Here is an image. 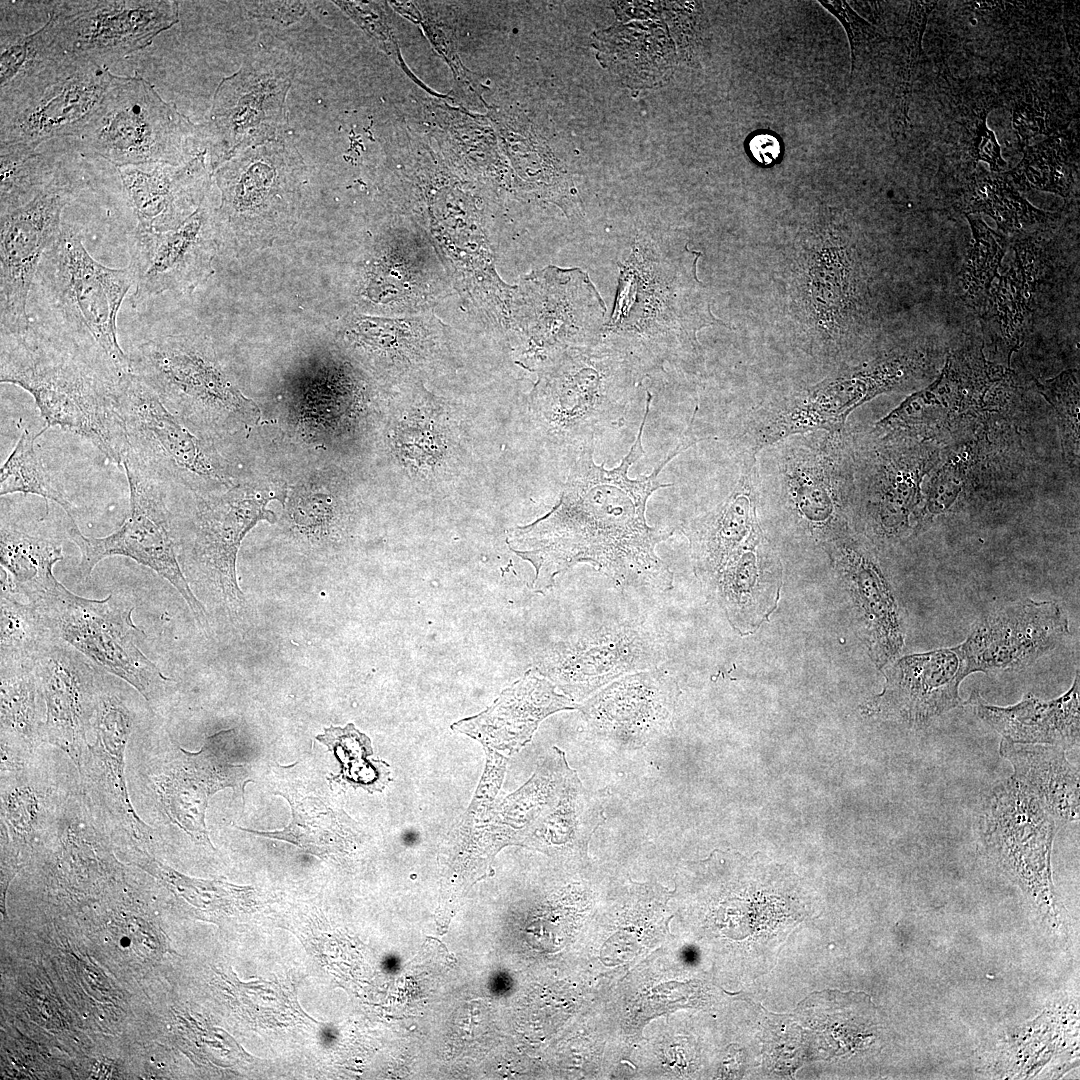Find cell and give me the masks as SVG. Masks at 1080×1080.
Instances as JSON below:
<instances>
[{"label":"cell","instance_id":"55","mask_svg":"<svg viewBox=\"0 0 1080 1080\" xmlns=\"http://www.w3.org/2000/svg\"><path fill=\"white\" fill-rule=\"evenodd\" d=\"M748 152L755 162L762 166H769L781 156L782 147L774 134L763 131L751 136L748 142Z\"/></svg>","mask_w":1080,"mask_h":1080},{"label":"cell","instance_id":"17","mask_svg":"<svg viewBox=\"0 0 1080 1080\" xmlns=\"http://www.w3.org/2000/svg\"><path fill=\"white\" fill-rule=\"evenodd\" d=\"M520 293L525 330L553 356L601 339L606 305L582 269L551 266L535 272L523 280Z\"/></svg>","mask_w":1080,"mask_h":1080},{"label":"cell","instance_id":"29","mask_svg":"<svg viewBox=\"0 0 1080 1080\" xmlns=\"http://www.w3.org/2000/svg\"><path fill=\"white\" fill-rule=\"evenodd\" d=\"M0 118L59 80L79 56L67 47L54 1L44 24L31 32L1 30Z\"/></svg>","mask_w":1080,"mask_h":1080},{"label":"cell","instance_id":"2","mask_svg":"<svg viewBox=\"0 0 1080 1080\" xmlns=\"http://www.w3.org/2000/svg\"><path fill=\"white\" fill-rule=\"evenodd\" d=\"M700 252L682 253L638 242L620 264L615 304L601 340L628 355L647 375L666 364L695 368L702 361L697 333L726 323L711 312L697 277Z\"/></svg>","mask_w":1080,"mask_h":1080},{"label":"cell","instance_id":"50","mask_svg":"<svg viewBox=\"0 0 1080 1080\" xmlns=\"http://www.w3.org/2000/svg\"><path fill=\"white\" fill-rule=\"evenodd\" d=\"M403 425L398 429L396 445L406 461L416 462L418 467H430L442 453V443L429 425Z\"/></svg>","mask_w":1080,"mask_h":1080},{"label":"cell","instance_id":"31","mask_svg":"<svg viewBox=\"0 0 1080 1080\" xmlns=\"http://www.w3.org/2000/svg\"><path fill=\"white\" fill-rule=\"evenodd\" d=\"M966 704L1008 742L1053 745L1065 751L1079 745L1078 670L1069 690L1056 699L1044 701L1026 693L1018 703L1001 707L988 703L979 692L974 691Z\"/></svg>","mask_w":1080,"mask_h":1080},{"label":"cell","instance_id":"7","mask_svg":"<svg viewBox=\"0 0 1080 1080\" xmlns=\"http://www.w3.org/2000/svg\"><path fill=\"white\" fill-rule=\"evenodd\" d=\"M79 150L116 167L145 163L181 165L207 144L202 124L191 122L162 99L137 72L114 75L83 133Z\"/></svg>","mask_w":1080,"mask_h":1080},{"label":"cell","instance_id":"42","mask_svg":"<svg viewBox=\"0 0 1080 1080\" xmlns=\"http://www.w3.org/2000/svg\"><path fill=\"white\" fill-rule=\"evenodd\" d=\"M937 1H912L900 30L896 63L894 133L904 134L911 126L909 108L913 85L923 55L922 41L928 19Z\"/></svg>","mask_w":1080,"mask_h":1080},{"label":"cell","instance_id":"26","mask_svg":"<svg viewBox=\"0 0 1080 1080\" xmlns=\"http://www.w3.org/2000/svg\"><path fill=\"white\" fill-rule=\"evenodd\" d=\"M885 676L882 693L867 705V711L913 728H925L961 704L959 687L967 674L952 647L902 657L886 670Z\"/></svg>","mask_w":1080,"mask_h":1080},{"label":"cell","instance_id":"32","mask_svg":"<svg viewBox=\"0 0 1080 1080\" xmlns=\"http://www.w3.org/2000/svg\"><path fill=\"white\" fill-rule=\"evenodd\" d=\"M44 519L12 518L1 506V590L23 595L28 602L58 582L53 568L63 559L62 540Z\"/></svg>","mask_w":1080,"mask_h":1080},{"label":"cell","instance_id":"24","mask_svg":"<svg viewBox=\"0 0 1080 1080\" xmlns=\"http://www.w3.org/2000/svg\"><path fill=\"white\" fill-rule=\"evenodd\" d=\"M104 676L81 770L87 790L109 818L133 839L147 842L152 829L132 806L125 779V751L134 716L123 698L106 688Z\"/></svg>","mask_w":1080,"mask_h":1080},{"label":"cell","instance_id":"27","mask_svg":"<svg viewBox=\"0 0 1080 1080\" xmlns=\"http://www.w3.org/2000/svg\"><path fill=\"white\" fill-rule=\"evenodd\" d=\"M298 149L284 138L244 149L214 172L222 194L220 215L237 222L269 216L289 205L304 171Z\"/></svg>","mask_w":1080,"mask_h":1080},{"label":"cell","instance_id":"18","mask_svg":"<svg viewBox=\"0 0 1080 1080\" xmlns=\"http://www.w3.org/2000/svg\"><path fill=\"white\" fill-rule=\"evenodd\" d=\"M1070 633L1069 621L1053 601L1024 599L979 619L956 646L965 672L990 673L1029 666Z\"/></svg>","mask_w":1080,"mask_h":1080},{"label":"cell","instance_id":"44","mask_svg":"<svg viewBox=\"0 0 1080 1080\" xmlns=\"http://www.w3.org/2000/svg\"><path fill=\"white\" fill-rule=\"evenodd\" d=\"M317 740L334 753L341 764L340 774L333 781H347L355 787H363L369 792L381 791L388 782V766L380 761L375 764L367 760L373 753L370 739L358 731L352 723L344 728L330 727L318 735Z\"/></svg>","mask_w":1080,"mask_h":1080},{"label":"cell","instance_id":"51","mask_svg":"<svg viewBox=\"0 0 1080 1080\" xmlns=\"http://www.w3.org/2000/svg\"><path fill=\"white\" fill-rule=\"evenodd\" d=\"M333 3L377 40L394 59L399 58L392 29L384 11L377 3L352 1H333Z\"/></svg>","mask_w":1080,"mask_h":1080},{"label":"cell","instance_id":"35","mask_svg":"<svg viewBox=\"0 0 1080 1080\" xmlns=\"http://www.w3.org/2000/svg\"><path fill=\"white\" fill-rule=\"evenodd\" d=\"M0 671L1 769L7 771L44 743L45 703L34 669Z\"/></svg>","mask_w":1080,"mask_h":1080},{"label":"cell","instance_id":"36","mask_svg":"<svg viewBox=\"0 0 1080 1080\" xmlns=\"http://www.w3.org/2000/svg\"><path fill=\"white\" fill-rule=\"evenodd\" d=\"M604 820L600 798L584 788L576 771L570 769L560 797L544 815L528 847L545 853L585 852Z\"/></svg>","mask_w":1080,"mask_h":1080},{"label":"cell","instance_id":"19","mask_svg":"<svg viewBox=\"0 0 1080 1080\" xmlns=\"http://www.w3.org/2000/svg\"><path fill=\"white\" fill-rule=\"evenodd\" d=\"M34 672L45 703L44 743L65 752L79 772L104 671L56 638L37 660Z\"/></svg>","mask_w":1080,"mask_h":1080},{"label":"cell","instance_id":"9","mask_svg":"<svg viewBox=\"0 0 1080 1080\" xmlns=\"http://www.w3.org/2000/svg\"><path fill=\"white\" fill-rule=\"evenodd\" d=\"M122 467L129 485L130 510L116 531L105 537H87L75 518L66 516L67 536L80 551L79 577L87 580L95 566L107 557L131 558L166 579L184 598L198 623L205 625L207 611L193 593L178 561L163 484L131 465Z\"/></svg>","mask_w":1080,"mask_h":1080},{"label":"cell","instance_id":"39","mask_svg":"<svg viewBox=\"0 0 1080 1080\" xmlns=\"http://www.w3.org/2000/svg\"><path fill=\"white\" fill-rule=\"evenodd\" d=\"M282 795L292 809V821L286 828L271 832L241 829L256 835L290 841L315 854L331 851L330 849L342 846L354 836H358V832L352 827V821L344 813H336L312 797L298 801L293 794Z\"/></svg>","mask_w":1080,"mask_h":1080},{"label":"cell","instance_id":"52","mask_svg":"<svg viewBox=\"0 0 1080 1080\" xmlns=\"http://www.w3.org/2000/svg\"><path fill=\"white\" fill-rule=\"evenodd\" d=\"M318 495L319 493H309L308 490L299 491L298 496L291 501V517L305 530L316 531L323 528L331 516L326 496Z\"/></svg>","mask_w":1080,"mask_h":1080},{"label":"cell","instance_id":"30","mask_svg":"<svg viewBox=\"0 0 1080 1080\" xmlns=\"http://www.w3.org/2000/svg\"><path fill=\"white\" fill-rule=\"evenodd\" d=\"M757 457L741 458L740 474L728 497L710 512L683 526L697 572L715 583L732 556L759 528Z\"/></svg>","mask_w":1080,"mask_h":1080},{"label":"cell","instance_id":"4","mask_svg":"<svg viewBox=\"0 0 1080 1080\" xmlns=\"http://www.w3.org/2000/svg\"><path fill=\"white\" fill-rule=\"evenodd\" d=\"M34 283L52 314V326H44L97 351L121 375L131 373L130 357L117 336L120 306L135 284L129 265L111 268L99 263L85 248L81 234L63 223Z\"/></svg>","mask_w":1080,"mask_h":1080},{"label":"cell","instance_id":"8","mask_svg":"<svg viewBox=\"0 0 1080 1080\" xmlns=\"http://www.w3.org/2000/svg\"><path fill=\"white\" fill-rule=\"evenodd\" d=\"M30 603L57 638L132 686L150 706H157L170 679L137 645L136 638L143 632L133 622V605L120 594L88 599L58 581Z\"/></svg>","mask_w":1080,"mask_h":1080},{"label":"cell","instance_id":"21","mask_svg":"<svg viewBox=\"0 0 1080 1080\" xmlns=\"http://www.w3.org/2000/svg\"><path fill=\"white\" fill-rule=\"evenodd\" d=\"M678 686L653 668L624 675L594 693L578 709L588 730L621 748H639L671 724Z\"/></svg>","mask_w":1080,"mask_h":1080},{"label":"cell","instance_id":"25","mask_svg":"<svg viewBox=\"0 0 1080 1080\" xmlns=\"http://www.w3.org/2000/svg\"><path fill=\"white\" fill-rule=\"evenodd\" d=\"M220 166L211 144L181 165L145 163L117 167L137 219V232L171 230L204 201L211 176Z\"/></svg>","mask_w":1080,"mask_h":1080},{"label":"cell","instance_id":"11","mask_svg":"<svg viewBox=\"0 0 1080 1080\" xmlns=\"http://www.w3.org/2000/svg\"><path fill=\"white\" fill-rule=\"evenodd\" d=\"M76 191L63 167L52 183L19 209L0 215L1 333L29 328L27 303L41 262L62 230V213Z\"/></svg>","mask_w":1080,"mask_h":1080},{"label":"cell","instance_id":"53","mask_svg":"<svg viewBox=\"0 0 1080 1080\" xmlns=\"http://www.w3.org/2000/svg\"><path fill=\"white\" fill-rule=\"evenodd\" d=\"M969 151L975 164L984 161L989 164L992 172H999L1005 164L996 136L986 125L985 113L980 116L972 131Z\"/></svg>","mask_w":1080,"mask_h":1080},{"label":"cell","instance_id":"47","mask_svg":"<svg viewBox=\"0 0 1080 1080\" xmlns=\"http://www.w3.org/2000/svg\"><path fill=\"white\" fill-rule=\"evenodd\" d=\"M967 218L971 224L975 245L965 281L968 283V291L976 294L986 289L993 280L1003 253L994 237L995 233L981 219L971 215H967Z\"/></svg>","mask_w":1080,"mask_h":1080},{"label":"cell","instance_id":"37","mask_svg":"<svg viewBox=\"0 0 1080 1080\" xmlns=\"http://www.w3.org/2000/svg\"><path fill=\"white\" fill-rule=\"evenodd\" d=\"M0 608V667L34 669L57 637L34 604L1 590Z\"/></svg>","mask_w":1080,"mask_h":1080},{"label":"cell","instance_id":"34","mask_svg":"<svg viewBox=\"0 0 1080 1080\" xmlns=\"http://www.w3.org/2000/svg\"><path fill=\"white\" fill-rule=\"evenodd\" d=\"M999 752L1013 767L1011 777L1050 815L1064 822L1079 819V770L1067 760L1063 748L1002 739Z\"/></svg>","mask_w":1080,"mask_h":1080},{"label":"cell","instance_id":"5","mask_svg":"<svg viewBox=\"0 0 1080 1080\" xmlns=\"http://www.w3.org/2000/svg\"><path fill=\"white\" fill-rule=\"evenodd\" d=\"M533 392L548 430L577 449L618 427L646 374L624 352L599 340L552 356Z\"/></svg>","mask_w":1080,"mask_h":1080},{"label":"cell","instance_id":"14","mask_svg":"<svg viewBox=\"0 0 1080 1080\" xmlns=\"http://www.w3.org/2000/svg\"><path fill=\"white\" fill-rule=\"evenodd\" d=\"M274 498L267 489L237 488L198 502L186 565L193 581L229 611L244 601L236 574L240 544L259 521L275 522L266 508Z\"/></svg>","mask_w":1080,"mask_h":1080},{"label":"cell","instance_id":"38","mask_svg":"<svg viewBox=\"0 0 1080 1080\" xmlns=\"http://www.w3.org/2000/svg\"><path fill=\"white\" fill-rule=\"evenodd\" d=\"M54 152L17 144L0 145V215L26 205L44 191L61 170Z\"/></svg>","mask_w":1080,"mask_h":1080},{"label":"cell","instance_id":"1","mask_svg":"<svg viewBox=\"0 0 1080 1080\" xmlns=\"http://www.w3.org/2000/svg\"><path fill=\"white\" fill-rule=\"evenodd\" d=\"M651 401L647 391L638 434L617 467L597 465L595 441L583 444L558 504L544 517L510 533V548L535 569L534 590L551 588L557 575L580 563L591 565L622 587L656 591L672 587L673 574L657 555L656 546L674 528L649 526L646 506L655 491L671 486L658 480L666 464L699 439L692 416L667 457L649 475L630 478V467L644 454L642 435Z\"/></svg>","mask_w":1080,"mask_h":1080},{"label":"cell","instance_id":"16","mask_svg":"<svg viewBox=\"0 0 1080 1080\" xmlns=\"http://www.w3.org/2000/svg\"><path fill=\"white\" fill-rule=\"evenodd\" d=\"M68 49L108 66L148 47L179 21L171 0L54 1Z\"/></svg>","mask_w":1080,"mask_h":1080},{"label":"cell","instance_id":"45","mask_svg":"<svg viewBox=\"0 0 1080 1080\" xmlns=\"http://www.w3.org/2000/svg\"><path fill=\"white\" fill-rule=\"evenodd\" d=\"M1 836L5 850L20 851L35 838L41 815V801L32 786L2 787Z\"/></svg>","mask_w":1080,"mask_h":1080},{"label":"cell","instance_id":"46","mask_svg":"<svg viewBox=\"0 0 1080 1080\" xmlns=\"http://www.w3.org/2000/svg\"><path fill=\"white\" fill-rule=\"evenodd\" d=\"M1038 387L1059 418L1062 448L1070 463L1079 461V384L1075 371L1062 372Z\"/></svg>","mask_w":1080,"mask_h":1080},{"label":"cell","instance_id":"33","mask_svg":"<svg viewBox=\"0 0 1080 1080\" xmlns=\"http://www.w3.org/2000/svg\"><path fill=\"white\" fill-rule=\"evenodd\" d=\"M614 9L617 23L597 36L600 58L609 54L606 65L639 86L661 80L665 67H671L675 57L667 26L656 15L651 16V11L647 20L646 13L644 20L638 19L633 3L625 2Z\"/></svg>","mask_w":1080,"mask_h":1080},{"label":"cell","instance_id":"40","mask_svg":"<svg viewBox=\"0 0 1080 1080\" xmlns=\"http://www.w3.org/2000/svg\"><path fill=\"white\" fill-rule=\"evenodd\" d=\"M23 429L11 454L0 470V495L21 493L35 495L59 505L66 516L74 517L73 507L52 479L35 447L36 438Z\"/></svg>","mask_w":1080,"mask_h":1080},{"label":"cell","instance_id":"23","mask_svg":"<svg viewBox=\"0 0 1080 1080\" xmlns=\"http://www.w3.org/2000/svg\"><path fill=\"white\" fill-rule=\"evenodd\" d=\"M112 76L108 66L79 56L38 97L0 118V145L38 149L49 140L78 138L98 111Z\"/></svg>","mask_w":1080,"mask_h":1080},{"label":"cell","instance_id":"41","mask_svg":"<svg viewBox=\"0 0 1080 1080\" xmlns=\"http://www.w3.org/2000/svg\"><path fill=\"white\" fill-rule=\"evenodd\" d=\"M975 172L970 184L966 214L984 212L1005 232L1020 230L1052 217L1033 207L999 175H990L982 168Z\"/></svg>","mask_w":1080,"mask_h":1080},{"label":"cell","instance_id":"43","mask_svg":"<svg viewBox=\"0 0 1080 1080\" xmlns=\"http://www.w3.org/2000/svg\"><path fill=\"white\" fill-rule=\"evenodd\" d=\"M1064 135L1023 148V158L1007 175L1019 185L1069 196L1073 185L1072 152Z\"/></svg>","mask_w":1080,"mask_h":1080},{"label":"cell","instance_id":"12","mask_svg":"<svg viewBox=\"0 0 1080 1080\" xmlns=\"http://www.w3.org/2000/svg\"><path fill=\"white\" fill-rule=\"evenodd\" d=\"M665 656L656 632L628 621L583 631L552 649L536 670L577 702L624 675L657 668Z\"/></svg>","mask_w":1080,"mask_h":1080},{"label":"cell","instance_id":"6","mask_svg":"<svg viewBox=\"0 0 1080 1080\" xmlns=\"http://www.w3.org/2000/svg\"><path fill=\"white\" fill-rule=\"evenodd\" d=\"M760 453L759 496L774 497L800 525L823 540L835 543L847 535L852 457L846 427L789 436Z\"/></svg>","mask_w":1080,"mask_h":1080},{"label":"cell","instance_id":"15","mask_svg":"<svg viewBox=\"0 0 1080 1080\" xmlns=\"http://www.w3.org/2000/svg\"><path fill=\"white\" fill-rule=\"evenodd\" d=\"M131 372L146 383L169 411L184 409L214 422L235 406V393L203 340L160 336L139 344Z\"/></svg>","mask_w":1080,"mask_h":1080},{"label":"cell","instance_id":"48","mask_svg":"<svg viewBox=\"0 0 1080 1080\" xmlns=\"http://www.w3.org/2000/svg\"><path fill=\"white\" fill-rule=\"evenodd\" d=\"M819 3L841 23L846 31L851 51L850 76L852 79L859 59L887 38L877 27L853 10L846 1L820 0Z\"/></svg>","mask_w":1080,"mask_h":1080},{"label":"cell","instance_id":"3","mask_svg":"<svg viewBox=\"0 0 1080 1080\" xmlns=\"http://www.w3.org/2000/svg\"><path fill=\"white\" fill-rule=\"evenodd\" d=\"M124 376L97 351L44 325L1 333L0 382L30 393L47 427L88 439L119 466L126 451L118 403Z\"/></svg>","mask_w":1080,"mask_h":1080},{"label":"cell","instance_id":"10","mask_svg":"<svg viewBox=\"0 0 1080 1080\" xmlns=\"http://www.w3.org/2000/svg\"><path fill=\"white\" fill-rule=\"evenodd\" d=\"M294 72L280 57L262 53L222 79L203 123L222 164L244 149L283 138Z\"/></svg>","mask_w":1080,"mask_h":1080},{"label":"cell","instance_id":"49","mask_svg":"<svg viewBox=\"0 0 1080 1080\" xmlns=\"http://www.w3.org/2000/svg\"><path fill=\"white\" fill-rule=\"evenodd\" d=\"M1049 108L1042 99L1027 95L1012 108V124L1022 148L1038 135H1051L1059 127L1055 125Z\"/></svg>","mask_w":1080,"mask_h":1080},{"label":"cell","instance_id":"20","mask_svg":"<svg viewBox=\"0 0 1080 1080\" xmlns=\"http://www.w3.org/2000/svg\"><path fill=\"white\" fill-rule=\"evenodd\" d=\"M235 729L207 737L196 752L177 747L162 771L154 775L152 788L165 815L192 839L211 845L205 823L210 797L232 787L244 797L249 779L245 765L229 761L228 749Z\"/></svg>","mask_w":1080,"mask_h":1080},{"label":"cell","instance_id":"13","mask_svg":"<svg viewBox=\"0 0 1080 1080\" xmlns=\"http://www.w3.org/2000/svg\"><path fill=\"white\" fill-rule=\"evenodd\" d=\"M118 403L126 438L122 465H131L161 483L186 475L221 480L217 464L201 441L132 372L120 381Z\"/></svg>","mask_w":1080,"mask_h":1080},{"label":"cell","instance_id":"54","mask_svg":"<svg viewBox=\"0 0 1080 1080\" xmlns=\"http://www.w3.org/2000/svg\"><path fill=\"white\" fill-rule=\"evenodd\" d=\"M244 8L251 17L271 19L285 26L298 21L307 12L305 2L301 1H247Z\"/></svg>","mask_w":1080,"mask_h":1080},{"label":"cell","instance_id":"22","mask_svg":"<svg viewBox=\"0 0 1080 1080\" xmlns=\"http://www.w3.org/2000/svg\"><path fill=\"white\" fill-rule=\"evenodd\" d=\"M219 219L220 213L203 201L171 230L135 231L129 264L135 278L134 307L168 291L191 289L207 276Z\"/></svg>","mask_w":1080,"mask_h":1080},{"label":"cell","instance_id":"28","mask_svg":"<svg viewBox=\"0 0 1080 1080\" xmlns=\"http://www.w3.org/2000/svg\"><path fill=\"white\" fill-rule=\"evenodd\" d=\"M578 707L576 701L558 692L553 682L531 669L504 689L487 709L455 722L451 728L477 740L485 750L509 758L532 739L546 717Z\"/></svg>","mask_w":1080,"mask_h":1080}]
</instances>
